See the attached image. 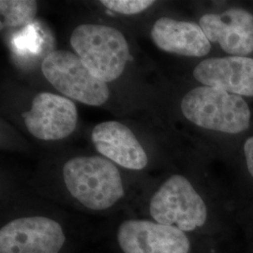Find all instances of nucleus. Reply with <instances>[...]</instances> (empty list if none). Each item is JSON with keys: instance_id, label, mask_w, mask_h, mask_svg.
<instances>
[{"instance_id": "f257e3e1", "label": "nucleus", "mask_w": 253, "mask_h": 253, "mask_svg": "<svg viewBox=\"0 0 253 253\" xmlns=\"http://www.w3.org/2000/svg\"><path fill=\"white\" fill-rule=\"evenodd\" d=\"M62 172L70 194L87 209L107 210L124 196L120 172L104 157H75L64 164Z\"/></svg>"}, {"instance_id": "f03ea898", "label": "nucleus", "mask_w": 253, "mask_h": 253, "mask_svg": "<svg viewBox=\"0 0 253 253\" xmlns=\"http://www.w3.org/2000/svg\"><path fill=\"white\" fill-rule=\"evenodd\" d=\"M181 112L196 126L230 134L248 129L252 118L251 109L241 96L206 85L183 97Z\"/></svg>"}, {"instance_id": "7ed1b4c3", "label": "nucleus", "mask_w": 253, "mask_h": 253, "mask_svg": "<svg viewBox=\"0 0 253 253\" xmlns=\"http://www.w3.org/2000/svg\"><path fill=\"white\" fill-rule=\"evenodd\" d=\"M71 45L92 74L105 83L118 79L130 58L123 33L104 25L78 26L72 33Z\"/></svg>"}, {"instance_id": "20e7f679", "label": "nucleus", "mask_w": 253, "mask_h": 253, "mask_svg": "<svg viewBox=\"0 0 253 253\" xmlns=\"http://www.w3.org/2000/svg\"><path fill=\"white\" fill-rule=\"evenodd\" d=\"M149 213L155 221L184 233L202 229L208 222V207L185 176L173 174L154 193Z\"/></svg>"}, {"instance_id": "39448f33", "label": "nucleus", "mask_w": 253, "mask_h": 253, "mask_svg": "<svg viewBox=\"0 0 253 253\" xmlns=\"http://www.w3.org/2000/svg\"><path fill=\"white\" fill-rule=\"evenodd\" d=\"M46 80L68 99L101 106L110 98L107 83L95 77L81 58L67 50H55L42 64Z\"/></svg>"}, {"instance_id": "423d86ee", "label": "nucleus", "mask_w": 253, "mask_h": 253, "mask_svg": "<svg viewBox=\"0 0 253 253\" xmlns=\"http://www.w3.org/2000/svg\"><path fill=\"white\" fill-rule=\"evenodd\" d=\"M65 242L59 222L43 216L18 217L0 230V253H60Z\"/></svg>"}, {"instance_id": "0eeeda50", "label": "nucleus", "mask_w": 253, "mask_h": 253, "mask_svg": "<svg viewBox=\"0 0 253 253\" xmlns=\"http://www.w3.org/2000/svg\"><path fill=\"white\" fill-rule=\"evenodd\" d=\"M118 246L123 253H190L187 233L155 220L126 219L118 226Z\"/></svg>"}, {"instance_id": "6e6552de", "label": "nucleus", "mask_w": 253, "mask_h": 253, "mask_svg": "<svg viewBox=\"0 0 253 253\" xmlns=\"http://www.w3.org/2000/svg\"><path fill=\"white\" fill-rule=\"evenodd\" d=\"M28 131L42 141H58L73 134L78 112L72 100L42 92L34 97L30 110L23 115Z\"/></svg>"}, {"instance_id": "1a4fd4ad", "label": "nucleus", "mask_w": 253, "mask_h": 253, "mask_svg": "<svg viewBox=\"0 0 253 253\" xmlns=\"http://www.w3.org/2000/svg\"><path fill=\"white\" fill-rule=\"evenodd\" d=\"M199 26L210 42L217 43L227 54L243 56L253 53V15L243 9L207 13Z\"/></svg>"}, {"instance_id": "9d476101", "label": "nucleus", "mask_w": 253, "mask_h": 253, "mask_svg": "<svg viewBox=\"0 0 253 253\" xmlns=\"http://www.w3.org/2000/svg\"><path fill=\"white\" fill-rule=\"evenodd\" d=\"M92 142L97 151L112 163L128 169H145L148 158L134 133L118 121H106L94 126Z\"/></svg>"}, {"instance_id": "9b49d317", "label": "nucleus", "mask_w": 253, "mask_h": 253, "mask_svg": "<svg viewBox=\"0 0 253 253\" xmlns=\"http://www.w3.org/2000/svg\"><path fill=\"white\" fill-rule=\"evenodd\" d=\"M193 77L206 86L238 96L253 97V58L246 56L211 57L200 62Z\"/></svg>"}, {"instance_id": "f8f14e48", "label": "nucleus", "mask_w": 253, "mask_h": 253, "mask_svg": "<svg viewBox=\"0 0 253 253\" xmlns=\"http://www.w3.org/2000/svg\"><path fill=\"white\" fill-rule=\"evenodd\" d=\"M151 38L155 45L166 53L202 57L209 54L211 44L199 25L162 17L154 23Z\"/></svg>"}, {"instance_id": "ddd939ff", "label": "nucleus", "mask_w": 253, "mask_h": 253, "mask_svg": "<svg viewBox=\"0 0 253 253\" xmlns=\"http://www.w3.org/2000/svg\"><path fill=\"white\" fill-rule=\"evenodd\" d=\"M38 2L34 0H1L2 22L9 27L25 26L36 17Z\"/></svg>"}, {"instance_id": "4468645a", "label": "nucleus", "mask_w": 253, "mask_h": 253, "mask_svg": "<svg viewBox=\"0 0 253 253\" xmlns=\"http://www.w3.org/2000/svg\"><path fill=\"white\" fill-rule=\"evenodd\" d=\"M107 9L124 15H134L145 11L155 4L153 0H102Z\"/></svg>"}, {"instance_id": "2eb2a0df", "label": "nucleus", "mask_w": 253, "mask_h": 253, "mask_svg": "<svg viewBox=\"0 0 253 253\" xmlns=\"http://www.w3.org/2000/svg\"><path fill=\"white\" fill-rule=\"evenodd\" d=\"M245 158L248 170L253 178V136L250 137L244 145Z\"/></svg>"}]
</instances>
